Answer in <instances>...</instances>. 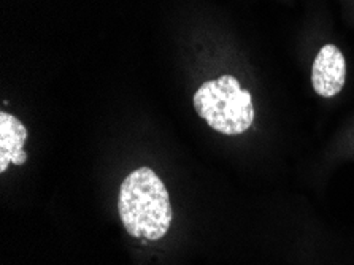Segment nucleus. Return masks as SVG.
Instances as JSON below:
<instances>
[{"label": "nucleus", "mask_w": 354, "mask_h": 265, "mask_svg": "<svg viewBox=\"0 0 354 265\" xmlns=\"http://www.w3.org/2000/svg\"><path fill=\"white\" fill-rule=\"evenodd\" d=\"M346 80V62L342 51L334 45H324L315 57L312 84L321 97H334L340 93Z\"/></svg>", "instance_id": "nucleus-3"}, {"label": "nucleus", "mask_w": 354, "mask_h": 265, "mask_svg": "<svg viewBox=\"0 0 354 265\" xmlns=\"http://www.w3.org/2000/svg\"><path fill=\"white\" fill-rule=\"evenodd\" d=\"M28 131L18 118L8 113H0V172H7L10 164L23 165L28 154L24 153V143Z\"/></svg>", "instance_id": "nucleus-4"}, {"label": "nucleus", "mask_w": 354, "mask_h": 265, "mask_svg": "<svg viewBox=\"0 0 354 265\" xmlns=\"http://www.w3.org/2000/svg\"><path fill=\"white\" fill-rule=\"evenodd\" d=\"M118 212L129 234L149 241L162 239L174 218L167 188L148 167L133 170L122 181Z\"/></svg>", "instance_id": "nucleus-1"}, {"label": "nucleus", "mask_w": 354, "mask_h": 265, "mask_svg": "<svg viewBox=\"0 0 354 265\" xmlns=\"http://www.w3.org/2000/svg\"><path fill=\"white\" fill-rule=\"evenodd\" d=\"M194 108L208 126L226 135L243 134L254 121L250 91L230 75L203 83L194 94Z\"/></svg>", "instance_id": "nucleus-2"}]
</instances>
